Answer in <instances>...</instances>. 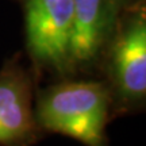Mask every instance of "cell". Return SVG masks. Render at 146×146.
<instances>
[{"instance_id": "7a4b0ae2", "label": "cell", "mask_w": 146, "mask_h": 146, "mask_svg": "<svg viewBox=\"0 0 146 146\" xmlns=\"http://www.w3.org/2000/svg\"><path fill=\"white\" fill-rule=\"evenodd\" d=\"M100 73L111 96L112 119L141 112L146 104V18L143 7L118 19Z\"/></svg>"}, {"instance_id": "277c9868", "label": "cell", "mask_w": 146, "mask_h": 146, "mask_svg": "<svg viewBox=\"0 0 146 146\" xmlns=\"http://www.w3.org/2000/svg\"><path fill=\"white\" fill-rule=\"evenodd\" d=\"M122 3L123 0H73L68 78H85L100 72Z\"/></svg>"}, {"instance_id": "6da1fadb", "label": "cell", "mask_w": 146, "mask_h": 146, "mask_svg": "<svg viewBox=\"0 0 146 146\" xmlns=\"http://www.w3.org/2000/svg\"><path fill=\"white\" fill-rule=\"evenodd\" d=\"M35 119L43 134L83 146H110L111 96L102 78H62L35 92Z\"/></svg>"}, {"instance_id": "5b68a950", "label": "cell", "mask_w": 146, "mask_h": 146, "mask_svg": "<svg viewBox=\"0 0 146 146\" xmlns=\"http://www.w3.org/2000/svg\"><path fill=\"white\" fill-rule=\"evenodd\" d=\"M38 83L19 56L0 68V146H34L45 137L35 119Z\"/></svg>"}, {"instance_id": "3957f363", "label": "cell", "mask_w": 146, "mask_h": 146, "mask_svg": "<svg viewBox=\"0 0 146 146\" xmlns=\"http://www.w3.org/2000/svg\"><path fill=\"white\" fill-rule=\"evenodd\" d=\"M26 46L38 81L68 78L73 0H25Z\"/></svg>"}]
</instances>
